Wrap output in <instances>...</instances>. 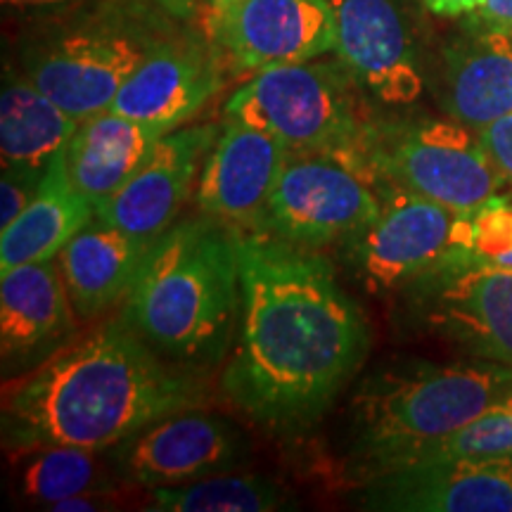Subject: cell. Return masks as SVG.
Segmentation results:
<instances>
[{"label":"cell","mask_w":512,"mask_h":512,"mask_svg":"<svg viewBox=\"0 0 512 512\" xmlns=\"http://www.w3.org/2000/svg\"><path fill=\"white\" fill-rule=\"evenodd\" d=\"M240 316L221 389L275 434L309 430L366 363L370 328L316 249L240 235Z\"/></svg>","instance_id":"6da1fadb"},{"label":"cell","mask_w":512,"mask_h":512,"mask_svg":"<svg viewBox=\"0 0 512 512\" xmlns=\"http://www.w3.org/2000/svg\"><path fill=\"white\" fill-rule=\"evenodd\" d=\"M207 387L157 354L124 318L69 339L3 403V444L12 453L38 446L112 451L171 413L202 408Z\"/></svg>","instance_id":"7a4b0ae2"},{"label":"cell","mask_w":512,"mask_h":512,"mask_svg":"<svg viewBox=\"0 0 512 512\" xmlns=\"http://www.w3.org/2000/svg\"><path fill=\"white\" fill-rule=\"evenodd\" d=\"M240 235L221 221H176L147 249L121 318L185 368L221 363L240 316Z\"/></svg>","instance_id":"3957f363"},{"label":"cell","mask_w":512,"mask_h":512,"mask_svg":"<svg viewBox=\"0 0 512 512\" xmlns=\"http://www.w3.org/2000/svg\"><path fill=\"white\" fill-rule=\"evenodd\" d=\"M508 394L512 368L482 358L377 370L351 401V465L363 482L411 465Z\"/></svg>","instance_id":"277c9868"},{"label":"cell","mask_w":512,"mask_h":512,"mask_svg":"<svg viewBox=\"0 0 512 512\" xmlns=\"http://www.w3.org/2000/svg\"><path fill=\"white\" fill-rule=\"evenodd\" d=\"M169 22L176 19L136 0H100L64 17L57 12L24 38L19 69L83 121L110 110L128 76L174 31Z\"/></svg>","instance_id":"5b68a950"},{"label":"cell","mask_w":512,"mask_h":512,"mask_svg":"<svg viewBox=\"0 0 512 512\" xmlns=\"http://www.w3.org/2000/svg\"><path fill=\"white\" fill-rule=\"evenodd\" d=\"M361 86L342 62H297L256 72L230 95L223 117L278 138L290 155H337L370 174L375 126Z\"/></svg>","instance_id":"8992f818"},{"label":"cell","mask_w":512,"mask_h":512,"mask_svg":"<svg viewBox=\"0 0 512 512\" xmlns=\"http://www.w3.org/2000/svg\"><path fill=\"white\" fill-rule=\"evenodd\" d=\"M370 169L382 181L467 214L508 188L472 128L456 119L377 124L370 143Z\"/></svg>","instance_id":"52a82bcc"},{"label":"cell","mask_w":512,"mask_h":512,"mask_svg":"<svg viewBox=\"0 0 512 512\" xmlns=\"http://www.w3.org/2000/svg\"><path fill=\"white\" fill-rule=\"evenodd\" d=\"M377 178L337 155H290L268 202L264 230L287 245L344 242L380 211Z\"/></svg>","instance_id":"ba28073f"},{"label":"cell","mask_w":512,"mask_h":512,"mask_svg":"<svg viewBox=\"0 0 512 512\" xmlns=\"http://www.w3.org/2000/svg\"><path fill=\"white\" fill-rule=\"evenodd\" d=\"M377 192L380 211L342 242V254L358 283L382 294L413 285L444 261L458 214L382 178Z\"/></svg>","instance_id":"9c48e42d"},{"label":"cell","mask_w":512,"mask_h":512,"mask_svg":"<svg viewBox=\"0 0 512 512\" xmlns=\"http://www.w3.org/2000/svg\"><path fill=\"white\" fill-rule=\"evenodd\" d=\"M204 36L240 72L318 60L335 50L330 0H226L207 5Z\"/></svg>","instance_id":"30bf717a"},{"label":"cell","mask_w":512,"mask_h":512,"mask_svg":"<svg viewBox=\"0 0 512 512\" xmlns=\"http://www.w3.org/2000/svg\"><path fill=\"white\" fill-rule=\"evenodd\" d=\"M408 287L427 328L472 358L512 368V268L437 266Z\"/></svg>","instance_id":"8fae6325"},{"label":"cell","mask_w":512,"mask_h":512,"mask_svg":"<svg viewBox=\"0 0 512 512\" xmlns=\"http://www.w3.org/2000/svg\"><path fill=\"white\" fill-rule=\"evenodd\" d=\"M245 458L240 434L202 408L171 413L110 451V465L128 484L159 489L230 472Z\"/></svg>","instance_id":"7c38bea8"},{"label":"cell","mask_w":512,"mask_h":512,"mask_svg":"<svg viewBox=\"0 0 512 512\" xmlns=\"http://www.w3.org/2000/svg\"><path fill=\"white\" fill-rule=\"evenodd\" d=\"M335 55L361 91L384 105H411L422 93L418 46L399 0H330Z\"/></svg>","instance_id":"4fadbf2b"},{"label":"cell","mask_w":512,"mask_h":512,"mask_svg":"<svg viewBox=\"0 0 512 512\" xmlns=\"http://www.w3.org/2000/svg\"><path fill=\"white\" fill-rule=\"evenodd\" d=\"M287 159L290 150L271 133L226 119L200 171L197 207L238 235H259Z\"/></svg>","instance_id":"5bb4252c"},{"label":"cell","mask_w":512,"mask_h":512,"mask_svg":"<svg viewBox=\"0 0 512 512\" xmlns=\"http://www.w3.org/2000/svg\"><path fill=\"white\" fill-rule=\"evenodd\" d=\"M223 60L207 36L171 31L128 76L112 112L174 131L204 110L223 88Z\"/></svg>","instance_id":"9a60e30c"},{"label":"cell","mask_w":512,"mask_h":512,"mask_svg":"<svg viewBox=\"0 0 512 512\" xmlns=\"http://www.w3.org/2000/svg\"><path fill=\"white\" fill-rule=\"evenodd\" d=\"M363 510L512 512V456L406 465L366 479Z\"/></svg>","instance_id":"2e32d148"},{"label":"cell","mask_w":512,"mask_h":512,"mask_svg":"<svg viewBox=\"0 0 512 512\" xmlns=\"http://www.w3.org/2000/svg\"><path fill=\"white\" fill-rule=\"evenodd\" d=\"M221 126L202 124L174 128L157 140L138 171L95 214V219L117 226L138 238L157 240L188 200L192 185Z\"/></svg>","instance_id":"e0dca14e"},{"label":"cell","mask_w":512,"mask_h":512,"mask_svg":"<svg viewBox=\"0 0 512 512\" xmlns=\"http://www.w3.org/2000/svg\"><path fill=\"white\" fill-rule=\"evenodd\" d=\"M76 311L57 259L31 261L0 275L3 368L41 366L76 330Z\"/></svg>","instance_id":"ac0fdd59"},{"label":"cell","mask_w":512,"mask_h":512,"mask_svg":"<svg viewBox=\"0 0 512 512\" xmlns=\"http://www.w3.org/2000/svg\"><path fill=\"white\" fill-rule=\"evenodd\" d=\"M441 105L448 117L482 131L512 114V36L467 24L444 48Z\"/></svg>","instance_id":"d6986e66"},{"label":"cell","mask_w":512,"mask_h":512,"mask_svg":"<svg viewBox=\"0 0 512 512\" xmlns=\"http://www.w3.org/2000/svg\"><path fill=\"white\" fill-rule=\"evenodd\" d=\"M152 242L100 219L76 233L57 254L76 316L91 320L121 302Z\"/></svg>","instance_id":"ffe728a7"},{"label":"cell","mask_w":512,"mask_h":512,"mask_svg":"<svg viewBox=\"0 0 512 512\" xmlns=\"http://www.w3.org/2000/svg\"><path fill=\"white\" fill-rule=\"evenodd\" d=\"M164 128L105 110L79 121L62 157L74 188L100 209L138 171Z\"/></svg>","instance_id":"44dd1931"},{"label":"cell","mask_w":512,"mask_h":512,"mask_svg":"<svg viewBox=\"0 0 512 512\" xmlns=\"http://www.w3.org/2000/svg\"><path fill=\"white\" fill-rule=\"evenodd\" d=\"M79 128V119L64 112L22 69H3L0 91V155L3 169L46 176L50 164Z\"/></svg>","instance_id":"7402d4cb"},{"label":"cell","mask_w":512,"mask_h":512,"mask_svg":"<svg viewBox=\"0 0 512 512\" xmlns=\"http://www.w3.org/2000/svg\"><path fill=\"white\" fill-rule=\"evenodd\" d=\"M98 214L69 181L64 157L50 164L36 197L0 233V273L31 261L57 259L67 242Z\"/></svg>","instance_id":"603a6c76"},{"label":"cell","mask_w":512,"mask_h":512,"mask_svg":"<svg viewBox=\"0 0 512 512\" xmlns=\"http://www.w3.org/2000/svg\"><path fill=\"white\" fill-rule=\"evenodd\" d=\"M100 453L81 446H38L22 451L19 491L46 508L81 494L114 491L112 477L98 458Z\"/></svg>","instance_id":"cb8c5ba5"},{"label":"cell","mask_w":512,"mask_h":512,"mask_svg":"<svg viewBox=\"0 0 512 512\" xmlns=\"http://www.w3.org/2000/svg\"><path fill=\"white\" fill-rule=\"evenodd\" d=\"M287 508V496L275 479L219 472L183 486L152 489L147 510L162 512H273Z\"/></svg>","instance_id":"d4e9b609"},{"label":"cell","mask_w":512,"mask_h":512,"mask_svg":"<svg viewBox=\"0 0 512 512\" xmlns=\"http://www.w3.org/2000/svg\"><path fill=\"white\" fill-rule=\"evenodd\" d=\"M439 266H501L512 268V192L458 214L453 242Z\"/></svg>","instance_id":"484cf974"},{"label":"cell","mask_w":512,"mask_h":512,"mask_svg":"<svg viewBox=\"0 0 512 512\" xmlns=\"http://www.w3.org/2000/svg\"><path fill=\"white\" fill-rule=\"evenodd\" d=\"M41 183L43 176L3 169V181H0V228H8L29 207Z\"/></svg>","instance_id":"4316f807"},{"label":"cell","mask_w":512,"mask_h":512,"mask_svg":"<svg viewBox=\"0 0 512 512\" xmlns=\"http://www.w3.org/2000/svg\"><path fill=\"white\" fill-rule=\"evenodd\" d=\"M475 133L486 155L491 157V162L496 164V169L501 171L505 181L512 185V114Z\"/></svg>","instance_id":"83f0119b"},{"label":"cell","mask_w":512,"mask_h":512,"mask_svg":"<svg viewBox=\"0 0 512 512\" xmlns=\"http://www.w3.org/2000/svg\"><path fill=\"white\" fill-rule=\"evenodd\" d=\"M467 17H470V27L512 36V0H484L482 8Z\"/></svg>","instance_id":"f1b7e54d"},{"label":"cell","mask_w":512,"mask_h":512,"mask_svg":"<svg viewBox=\"0 0 512 512\" xmlns=\"http://www.w3.org/2000/svg\"><path fill=\"white\" fill-rule=\"evenodd\" d=\"M114 501H117V494L114 491H93V494H81L74 498H67V501H60L50 505L48 510L55 512H95V510H112Z\"/></svg>","instance_id":"f546056e"},{"label":"cell","mask_w":512,"mask_h":512,"mask_svg":"<svg viewBox=\"0 0 512 512\" xmlns=\"http://www.w3.org/2000/svg\"><path fill=\"white\" fill-rule=\"evenodd\" d=\"M83 0H3L5 8L31 15H57L69 8H79Z\"/></svg>","instance_id":"4dcf8cb0"},{"label":"cell","mask_w":512,"mask_h":512,"mask_svg":"<svg viewBox=\"0 0 512 512\" xmlns=\"http://www.w3.org/2000/svg\"><path fill=\"white\" fill-rule=\"evenodd\" d=\"M422 3L439 17H465L482 8L484 0H422Z\"/></svg>","instance_id":"1f68e13d"},{"label":"cell","mask_w":512,"mask_h":512,"mask_svg":"<svg viewBox=\"0 0 512 512\" xmlns=\"http://www.w3.org/2000/svg\"><path fill=\"white\" fill-rule=\"evenodd\" d=\"M136 3L162 10L164 15L174 17L176 22H190V19H195L197 15V5H200V0H136Z\"/></svg>","instance_id":"d6a6232c"},{"label":"cell","mask_w":512,"mask_h":512,"mask_svg":"<svg viewBox=\"0 0 512 512\" xmlns=\"http://www.w3.org/2000/svg\"><path fill=\"white\" fill-rule=\"evenodd\" d=\"M207 5H216V3H226V0H204Z\"/></svg>","instance_id":"836d02e7"}]
</instances>
